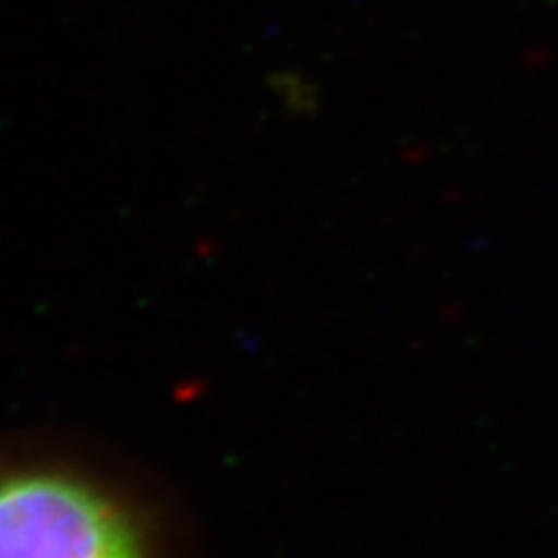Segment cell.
<instances>
[{"instance_id": "6da1fadb", "label": "cell", "mask_w": 558, "mask_h": 558, "mask_svg": "<svg viewBox=\"0 0 558 558\" xmlns=\"http://www.w3.org/2000/svg\"><path fill=\"white\" fill-rule=\"evenodd\" d=\"M0 558H150L137 522L60 471L0 473Z\"/></svg>"}]
</instances>
